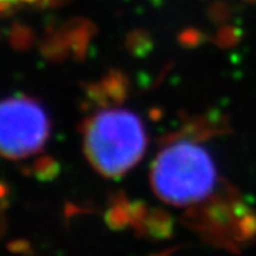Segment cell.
<instances>
[{
	"label": "cell",
	"instance_id": "5",
	"mask_svg": "<svg viewBox=\"0 0 256 256\" xmlns=\"http://www.w3.org/2000/svg\"><path fill=\"white\" fill-rule=\"evenodd\" d=\"M106 220L111 229L121 230L127 228L132 225V205H128L127 202L122 201L116 202L107 212Z\"/></svg>",
	"mask_w": 256,
	"mask_h": 256
},
{
	"label": "cell",
	"instance_id": "2",
	"mask_svg": "<svg viewBox=\"0 0 256 256\" xmlns=\"http://www.w3.org/2000/svg\"><path fill=\"white\" fill-rule=\"evenodd\" d=\"M216 181V165L210 151L191 141L166 146L151 168L156 194L175 206L202 202L212 194Z\"/></svg>",
	"mask_w": 256,
	"mask_h": 256
},
{
	"label": "cell",
	"instance_id": "7",
	"mask_svg": "<svg viewBox=\"0 0 256 256\" xmlns=\"http://www.w3.org/2000/svg\"><path fill=\"white\" fill-rule=\"evenodd\" d=\"M156 256H162V255H156Z\"/></svg>",
	"mask_w": 256,
	"mask_h": 256
},
{
	"label": "cell",
	"instance_id": "3",
	"mask_svg": "<svg viewBox=\"0 0 256 256\" xmlns=\"http://www.w3.org/2000/svg\"><path fill=\"white\" fill-rule=\"evenodd\" d=\"M52 124L44 107L24 96L0 101V156L22 160L40 152Z\"/></svg>",
	"mask_w": 256,
	"mask_h": 256
},
{
	"label": "cell",
	"instance_id": "4",
	"mask_svg": "<svg viewBox=\"0 0 256 256\" xmlns=\"http://www.w3.org/2000/svg\"><path fill=\"white\" fill-rule=\"evenodd\" d=\"M138 232L154 239H166L172 235V220L161 210H146V216L137 226Z\"/></svg>",
	"mask_w": 256,
	"mask_h": 256
},
{
	"label": "cell",
	"instance_id": "6",
	"mask_svg": "<svg viewBox=\"0 0 256 256\" xmlns=\"http://www.w3.org/2000/svg\"><path fill=\"white\" fill-rule=\"evenodd\" d=\"M14 2H33V0H0V4H12V3H14Z\"/></svg>",
	"mask_w": 256,
	"mask_h": 256
},
{
	"label": "cell",
	"instance_id": "1",
	"mask_svg": "<svg viewBox=\"0 0 256 256\" xmlns=\"http://www.w3.org/2000/svg\"><path fill=\"white\" fill-rule=\"evenodd\" d=\"M84 151L104 176L118 178L146 154V126L137 114L121 108L102 110L84 124Z\"/></svg>",
	"mask_w": 256,
	"mask_h": 256
}]
</instances>
